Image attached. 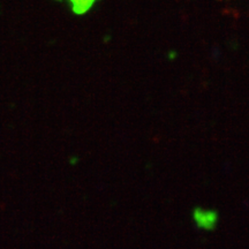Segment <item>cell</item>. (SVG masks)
<instances>
[{"label": "cell", "instance_id": "obj_1", "mask_svg": "<svg viewBox=\"0 0 249 249\" xmlns=\"http://www.w3.org/2000/svg\"><path fill=\"white\" fill-rule=\"evenodd\" d=\"M193 217H194L196 225L200 227V229L207 230V231L214 229L218 220L217 213L213 210L195 209Z\"/></svg>", "mask_w": 249, "mask_h": 249}, {"label": "cell", "instance_id": "obj_2", "mask_svg": "<svg viewBox=\"0 0 249 249\" xmlns=\"http://www.w3.org/2000/svg\"><path fill=\"white\" fill-rule=\"evenodd\" d=\"M76 13H85L93 5L96 0H68Z\"/></svg>", "mask_w": 249, "mask_h": 249}]
</instances>
